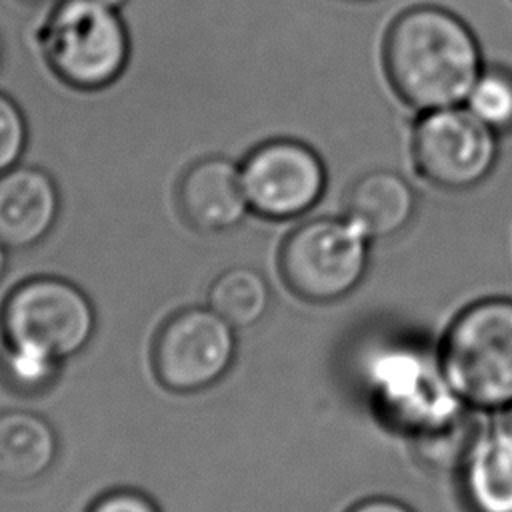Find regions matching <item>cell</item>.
Wrapping results in <instances>:
<instances>
[{"label":"cell","mask_w":512,"mask_h":512,"mask_svg":"<svg viewBox=\"0 0 512 512\" xmlns=\"http://www.w3.org/2000/svg\"><path fill=\"white\" fill-rule=\"evenodd\" d=\"M360 380L386 422L412 438L440 430L470 408L448 384L436 350L416 340H384L360 362Z\"/></svg>","instance_id":"obj_2"},{"label":"cell","mask_w":512,"mask_h":512,"mask_svg":"<svg viewBox=\"0 0 512 512\" xmlns=\"http://www.w3.org/2000/svg\"><path fill=\"white\" fill-rule=\"evenodd\" d=\"M30 140L26 114L18 100L0 88V174L20 164Z\"/></svg>","instance_id":"obj_18"},{"label":"cell","mask_w":512,"mask_h":512,"mask_svg":"<svg viewBox=\"0 0 512 512\" xmlns=\"http://www.w3.org/2000/svg\"><path fill=\"white\" fill-rule=\"evenodd\" d=\"M208 306L236 330L258 324L270 308L266 278L248 266L220 272L208 288Z\"/></svg>","instance_id":"obj_15"},{"label":"cell","mask_w":512,"mask_h":512,"mask_svg":"<svg viewBox=\"0 0 512 512\" xmlns=\"http://www.w3.org/2000/svg\"><path fill=\"white\" fill-rule=\"evenodd\" d=\"M64 362L32 348L4 344L0 348V380L20 396H40L60 378Z\"/></svg>","instance_id":"obj_17"},{"label":"cell","mask_w":512,"mask_h":512,"mask_svg":"<svg viewBox=\"0 0 512 512\" xmlns=\"http://www.w3.org/2000/svg\"><path fill=\"white\" fill-rule=\"evenodd\" d=\"M346 512H414V510L408 504H404L396 498L370 496V498H364V500L356 502Z\"/></svg>","instance_id":"obj_20"},{"label":"cell","mask_w":512,"mask_h":512,"mask_svg":"<svg viewBox=\"0 0 512 512\" xmlns=\"http://www.w3.org/2000/svg\"><path fill=\"white\" fill-rule=\"evenodd\" d=\"M240 178L250 212L284 222L312 210L326 190V166L318 152L292 138L254 146L240 162Z\"/></svg>","instance_id":"obj_9"},{"label":"cell","mask_w":512,"mask_h":512,"mask_svg":"<svg viewBox=\"0 0 512 512\" xmlns=\"http://www.w3.org/2000/svg\"><path fill=\"white\" fill-rule=\"evenodd\" d=\"M176 208L184 222L202 232L234 230L250 212L240 164L226 156H204L192 162L176 186Z\"/></svg>","instance_id":"obj_10"},{"label":"cell","mask_w":512,"mask_h":512,"mask_svg":"<svg viewBox=\"0 0 512 512\" xmlns=\"http://www.w3.org/2000/svg\"><path fill=\"white\" fill-rule=\"evenodd\" d=\"M372 240L348 216L298 224L282 242L280 276L288 290L310 304H332L362 282Z\"/></svg>","instance_id":"obj_6"},{"label":"cell","mask_w":512,"mask_h":512,"mask_svg":"<svg viewBox=\"0 0 512 512\" xmlns=\"http://www.w3.org/2000/svg\"><path fill=\"white\" fill-rule=\"evenodd\" d=\"M96 2H100V4H104V6H108V8H112V10L122 12L124 6H126L130 0H96Z\"/></svg>","instance_id":"obj_21"},{"label":"cell","mask_w":512,"mask_h":512,"mask_svg":"<svg viewBox=\"0 0 512 512\" xmlns=\"http://www.w3.org/2000/svg\"><path fill=\"white\" fill-rule=\"evenodd\" d=\"M236 358V328L210 306H190L168 316L150 350L158 384L174 394H194L218 384Z\"/></svg>","instance_id":"obj_7"},{"label":"cell","mask_w":512,"mask_h":512,"mask_svg":"<svg viewBox=\"0 0 512 512\" xmlns=\"http://www.w3.org/2000/svg\"><path fill=\"white\" fill-rule=\"evenodd\" d=\"M436 352L466 408H512V298L490 296L468 304L452 318Z\"/></svg>","instance_id":"obj_3"},{"label":"cell","mask_w":512,"mask_h":512,"mask_svg":"<svg viewBox=\"0 0 512 512\" xmlns=\"http://www.w3.org/2000/svg\"><path fill=\"white\" fill-rule=\"evenodd\" d=\"M498 138L464 104L420 112L412 128V162L428 184L464 192L492 174L500 154Z\"/></svg>","instance_id":"obj_8"},{"label":"cell","mask_w":512,"mask_h":512,"mask_svg":"<svg viewBox=\"0 0 512 512\" xmlns=\"http://www.w3.org/2000/svg\"><path fill=\"white\" fill-rule=\"evenodd\" d=\"M60 454L58 432L32 410L0 412V484L26 486L44 478Z\"/></svg>","instance_id":"obj_13"},{"label":"cell","mask_w":512,"mask_h":512,"mask_svg":"<svg viewBox=\"0 0 512 512\" xmlns=\"http://www.w3.org/2000/svg\"><path fill=\"white\" fill-rule=\"evenodd\" d=\"M382 58L392 90L418 114L464 104L484 68L472 28L434 4L412 6L392 20Z\"/></svg>","instance_id":"obj_1"},{"label":"cell","mask_w":512,"mask_h":512,"mask_svg":"<svg viewBox=\"0 0 512 512\" xmlns=\"http://www.w3.org/2000/svg\"><path fill=\"white\" fill-rule=\"evenodd\" d=\"M6 266H8V250H6L4 244L0 242V282H2V278H4Z\"/></svg>","instance_id":"obj_22"},{"label":"cell","mask_w":512,"mask_h":512,"mask_svg":"<svg viewBox=\"0 0 512 512\" xmlns=\"http://www.w3.org/2000/svg\"><path fill=\"white\" fill-rule=\"evenodd\" d=\"M24 2L36 4V6H48V4H54V2H58V0H24Z\"/></svg>","instance_id":"obj_23"},{"label":"cell","mask_w":512,"mask_h":512,"mask_svg":"<svg viewBox=\"0 0 512 512\" xmlns=\"http://www.w3.org/2000/svg\"><path fill=\"white\" fill-rule=\"evenodd\" d=\"M4 54H6V48H4V38H2V34H0V68H2V64H4Z\"/></svg>","instance_id":"obj_24"},{"label":"cell","mask_w":512,"mask_h":512,"mask_svg":"<svg viewBox=\"0 0 512 512\" xmlns=\"http://www.w3.org/2000/svg\"><path fill=\"white\" fill-rule=\"evenodd\" d=\"M456 474L470 512H512V418L478 426Z\"/></svg>","instance_id":"obj_12"},{"label":"cell","mask_w":512,"mask_h":512,"mask_svg":"<svg viewBox=\"0 0 512 512\" xmlns=\"http://www.w3.org/2000/svg\"><path fill=\"white\" fill-rule=\"evenodd\" d=\"M96 326L90 296L72 280L54 274L18 282L0 306L4 344L32 348L60 362L86 350Z\"/></svg>","instance_id":"obj_5"},{"label":"cell","mask_w":512,"mask_h":512,"mask_svg":"<svg viewBox=\"0 0 512 512\" xmlns=\"http://www.w3.org/2000/svg\"><path fill=\"white\" fill-rule=\"evenodd\" d=\"M506 416H508V418H512V408L508 410V414H506Z\"/></svg>","instance_id":"obj_25"},{"label":"cell","mask_w":512,"mask_h":512,"mask_svg":"<svg viewBox=\"0 0 512 512\" xmlns=\"http://www.w3.org/2000/svg\"><path fill=\"white\" fill-rule=\"evenodd\" d=\"M60 188L54 176L34 164H16L0 174V242L24 252L44 242L60 216Z\"/></svg>","instance_id":"obj_11"},{"label":"cell","mask_w":512,"mask_h":512,"mask_svg":"<svg viewBox=\"0 0 512 512\" xmlns=\"http://www.w3.org/2000/svg\"><path fill=\"white\" fill-rule=\"evenodd\" d=\"M44 62L68 86L100 90L126 70L132 54L122 12L96 0H58L40 28Z\"/></svg>","instance_id":"obj_4"},{"label":"cell","mask_w":512,"mask_h":512,"mask_svg":"<svg viewBox=\"0 0 512 512\" xmlns=\"http://www.w3.org/2000/svg\"><path fill=\"white\" fill-rule=\"evenodd\" d=\"M354 2H368V0H354Z\"/></svg>","instance_id":"obj_26"},{"label":"cell","mask_w":512,"mask_h":512,"mask_svg":"<svg viewBox=\"0 0 512 512\" xmlns=\"http://www.w3.org/2000/svg\"><path fill=\"white\" fill-rule=\"evenodd\" d=\"M416 212V194L406 178L392 170H372L356 178L344 200V216L370 240L400 234Z\"/></svg>","instance_id":"obj_14"},{"label":"cell","mask_w":512,"mask_h":512,"mask_svg":"<svg viewBox=\"0 0 512 512\" xmlns=\"http://www.w3.org/2000/svg\"><path fill=\"white\" fill-rule=\"evenodd\" d=\"M86 512H162V508L142 490L112 488L96 496Z\"/></svg>","instance_id":"obj_19"},{"label":"cell","mask_w":512,"mask_h":512,"mask_svg":"<svg viewBox=\"0 0 512 512\" xmlns=\"http://www.w3.org/2000/svg\"><path fill=\"white\" fill-rule=\"evenodd\" d=\"M464 106L498 136L512 134V70L498 64H484Z\"/></svg>","instance_id":"obj_16"}]
</instances>
